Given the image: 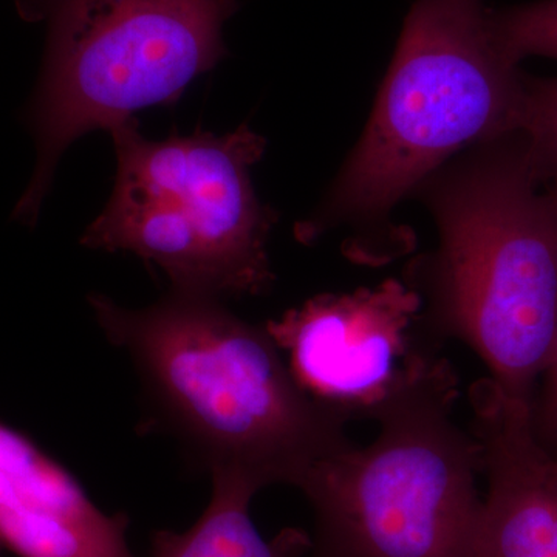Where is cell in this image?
Wrapping results in <instances>:
<instances>
[{
    "instance_id": "1",
    "label": "cell",
    "mask_w": 557,
    "mask_h": 557,
    "mask_svg": "<svg viewBox=\"0 0 557 557\" xmlns=\"http://www.w3.org/2000/svg\"><path fill=\"white\" fill-rule=\"evenodd\" d=\"M87 300L106 338L134 362L152 423L211 474L298 487L314 465L354 445L346 421L296 384L265 325L223 300L171 292L138 310L101 293Z\"/></svg>"
},
{
    "instance_id": "2",
    "label": "cell",
    "mask_w": 557,
    "mask_h": 557,
    "mask_svg": "<svg viewBox=\"0 0 557 557\" xmlns=\"http://www.w3.org/2000/svg\"><path fill=\"white\" fill-rule=\"evenodd\" d=\"M486 148L429 190L440 244L410 285L431 336L467 344L531 405L557 336V180L520 132Z\"/></svg>"
},
{
    "instance_id": "3",
    "label": "cell",
    "mask_w": 557,
    "mask_h": 557,
    "mask_svg": "<svg viewBox=\"0 0 557 557\" xmlns=\"http://www.w3.org/2000/svg\"><path fill=\"white\" fill-rule=\"evenodd\" d=\"M525 78L482 0H417L364 135L324 207L296 226L311 244L333 226L370 230L472 143L519 134Z\"/></svg>"
},
{
    "instance_id": "4",
    "label": "cell",
    "mask_w": 557,
    "mask_h": 557,
    "mask_svg": "<svg viewBox=\"0 0 557 557\" xmlns=\"http://www.w3.org/2000/svg\"><path fill=\"white\" fill-rule=\"evenodd\" d=\"M237 0H28L22 20L47 27L42 67L25 123L36 166L13 219L38 222L72 143L139 110L175 104L226 57L223 27Z\"/></svg>"
},
{
    "instance_id": "5",
    "label": "cell",
    "mask_w": 557,
    "mask_h": 557,
    "mask_svg": "<svg viewBox=\"0 0 557 557\" xmlns=\"http://www.w3.org/2000/svg\"><path fill=\"white\" fill-rule=\"evenodd\" d=\"M109 132L115 186L83 247L137 255L183 295L223 300L273 285L267 244L276 212L260 203L249 175L265 138L242 124L225 135L196 131L153 141L135 119Z\"/></svg>"
},
{
    "instance_id": "6",
    "label": "cell",
    "mask_w": 557,
    "mask_h": 557,
    "mask_svg": "<svg viewBox=\"0 0 557 557\" xmlns=\"http://www.w3.org/2000/svg\"><path fill=\"white\" fill-rule=\"evenodd\" d=\"M460 395L448 359L351 445L298 486L313 511L307 557H471L483 498L479 440L454 420Z\"/></svg>"
},
{
    "instance_id": "7",
    "label": "cell",
    "mask_w": 557,
    "mask_h": 557,
    "mask_svg": "<svg viewBox=\"0 0 557 557\" xmlns=\"http://www.w3.org/2000/svg\"><path fill=\"white\" fill-rule=\"evenodd\" d=\"M265 329L304 394L346 423H376L445 359L424 327L423 298L398 278L314 296Z\"/></svg>"
},
{
    "instance_id": "8",
    "label": "cell",
    "mask_w": 557,
    "mask_h": 557,
    "mask_svg": "<svg viewBox=\"0 0 557 557\" xmlns=\"http://www.w3.org/2000/svg\"><path fill=\"white\" fill-rule=\"evenodd\" d=\"M469 399L487 480L471 557H557V456L534 435L531 405L487 379Z\"/></svg>"
},
{
    "instance_id": "9",
    "label": "cell",
    "mask_w": 557,
    "mask_h": 557,
    "mask_svg": "<svg viewBox=\"0 0 557 557\" xmlns=\"http://www.w3.org/2000/svg\"><path fill=\"white\" fill-rule=\"evenodd\" d=\"M108 515L27 435L0 423V547L20 557H135Z\"/></svg>"
},
{
    "instance_id": "10",
    "label": "cell",
    "mask_w": 557,
    "mask_h": 557,
    "mask_svg": "<svg viewBox=\"0 0 557 557\" xmlns=\"http://www.w3.org/2000/svg\"><path fill=\"white\" fill-rule=\"evenodd\" d=\"M203 515L189 530L156 531L149 557H307L311 536L302 528H285L273 539L260 534L251 502L260 487L234 472H214Z\"/></svg>"
},
{
    "instance_id": "11",
    "label": "cell",
    "mask_w": 557,
    "mask_h": 557,
    "mask_svg": "<svg viewBox=\"0 0 557 557\" xmlns=\"http://www.w3.org/2000/svg\"><path fill=\"white\" fill-rule=\"evenodd\" d=\"M491 27L502 49L516 64L528 57L557 61V0H539L491 13Z\"/></svg>"
},
{
    "instance_id": "12",
    "label": "cell",
    "mask_w": 557,
    "mask_h": 557,
    "mask_svg": "<svg viewBox=\"0 0 557 557\" xmlns=\"http://www.w3.org/2000/svg\"><path fill=\"white\" fill-rule=\"evenodd\" d=\"M519 132L541 166L557 180V78H525Z\"/></svg>"
},
{
    "instance_id": "13",
    "label": "cell",
    "mask_w": 557,
    "mask_h": 557,
    "mask_svg": "<svg viewBox=\"0 0 557 557\" xmlns=\"http://www.w3.org/2000/svg\"><path fill=\"white\" fill-rule=\"evenodd\" d=\"M531 403V426L545 448L557 456V336Z\"/></svg>"
},
{
    "instance_id": "14",
    "label": "cell",
    "mask_w": 557,
    "mask_h": 557,
    "mask_svg": "<svg viewBox=\"0 0 557 557\" xmlns=\"http://www.w3.org/2000/svg\"><path fill=\"white\" fill-rule=\"evenodd\" d=\"M25 2H27V0H14V5H16L17 9V7L24 5Z\"/></svg>"
},
{
    "instance_id": "15",
    "label": "cell",
    "mask_w": 557,
    "mask_h": 557,
    "mask_svg": "<svg viewBox=\"0 0 557 557\" xmlns=\"http://www.w3.org/2000/svg\"><path fill=\"white\" fill-rule=\"evenodd\" d=\"M0 557H5V556H3V548L2 547H0Z\"/></svg>"
}]
</instances>
